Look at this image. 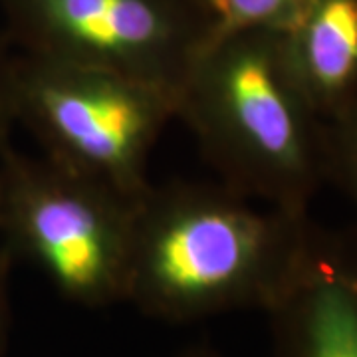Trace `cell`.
I'll list each match as a JSON object with an SVG mask.
<instances>
[{
  "mask_svg": "<svg viewBox=\"0 0 357 357\" xmlns=\"http://www.w3.org/2000/svg\"><path fill=\"white\" fill-rule=\"evenodd\" d=\"M312 225L310 213L258 206L227 185H149L133 204L126 302L169 324L266 314Z\"/></svg>",
  "mask_w": 357,
  "mask_h": 357,
  "instance_id": "obj_1",
  "label": "cell"
},
{
  "mask_svg": "<svg viewBox=\"0 0 357 357\" xmlns=\"http://www.w3.org/2000/svg\"><path fill=\"white\" fill-rule=\"evenodd\" d=\"M225 185L290 213H310L326 177L324 119L288 64L280 32H217L177 96Z\"/></svg>",
  "mask_w": 357,
  "mask_h": 357,
  "instance_id": "obj_2",
  "label": "cell"
},
{
  "mask_svg": "<svg viewBox=\"0 0 357 357\" xmlns=\"http://www.w3.org/2000/svg\"><path fill=\"white\" fill-rule=\"evenodd\" d=\"M22 54L100 68L177 96L217 34L204 0H0Z\"/></svg>",
  "mask_w": 357,
  "mask_h": 357,
  "instance_id": "obj_5",
  "label": "cell"
},
{
  "mask_svg": "<svg viewBox=\"0 0 357 357\" xmlns=\"http://www.w3.org/2000/svg\"><path fill=\"white\" fill-rule=\"evenodd\" d=\"M270 319V357H357V222L312 225Z\"/></svg>",
  "mask_w": 357,
  "mask_h": 357,
  "instance_id": "obj_6",
  "label": "cell"
},
{
  "mask_svg": "<svg viewBox=\"0 0 357 357\" xmlns=\"http://www.w3.org/2000/svg\"><path fill=\"white\" fill-rule=\"evenodd\" d=\"M310 0H218L217 32H284L306 10Z\"/></svg>",
  "mask_w": 357,
  "mask_h": 357,
  "instance_id": "obj_9",
  "label": "cell"
},
{
  "mask_svg": "<svg viewBox=\"0 0 357 357\" xmlns=\"http://www.w3.org/2000/svg\"><path fill=\"white\" fill-rule=\"evenodd\" d=\"M13 114L42 155L137 201L177 103L133 77L16 52Z\"/></svg>",
  "mask_w": 357,
  "mask_h": 357,
  "instance_id": "obj_3",
  "label": "cell"
},
{
  "mask_svg": "<svg viewBox=\"0 0 357 357\" xmlns=\"http://www.w3.org/2000/svg\"><path fill=\"white\" fill-rule=\"evenodd\" d=\"M178 357H225L218 354L217 349L208 347V345H192L189 349H185Z\"/></svg>",
  "mask_w": 357,
  "mask_h": 357,
  "instance_id": "obj_12",
  "label": "cell"
},
{
  "mask_svg": "<svg viewBox=\"0 0 357 357\" xmlns=\"http://www.w3.org/2000/svg\"><path fill=\"white\" fill-rule=\"evenodd\" d=\"M326 177L354 203L357 211V98L324 119Z\"/></svg>",
  "mask_w": 357,
  "mask_h": 357,
  "instance_id": "obj_8",
  "label": "cell"
},
{
  "mask_svg": "<svg viewBox=\"0 0 357 357\" xmlns=\"http://www.w3.org/2000/svg\"><path fill=\"white\" fill-rule=\"evenodd\" d=\"M204 2H206V4H208V6H211V8H213V10H215L218 16V0H204Z\"/></svg>",
  "mask_w": 357,
  "mask_h": 357,
  "instance_id": "obj_13",
  "label": "cell"
},
{
  "mask_svg": "<svg viewBox=\"0 0 357 357\" xmlns=\"http://www.w3.org/2000/svg\"><path fill=\"white\" fill-rule=\"evenodd\" d=\"M14 258L8 248L0 243V357L8 344L10 332V274H13Z\"/></svg>",
  "mask_w": 357,
  "mask_h": 357,
  "instance_id": "obj_11",
  "label": "cell"
},
{
  "mask_svg": "<svg viewBox=\"0 0 357 357\" xmlns=\"http://www.w3.org/2000/svg\"><path fill=\"white\" fill-rule=\"evenodd\" d=\"M307 102L328 119L357 98V0H310L280 32Z\"/></svg>",
  "mask_w": 357,
  "mask_h": 357,
  "instance_id": "obj_7",
  "label": "cell"
},
{
  "mask_svg": "<svg viewBox=\"0 0 357 357\" xmlns=\"http://www.w3.org/2000/svg\"><path fill=\"white\" fill-rule=\"evenodd\" d=\"M133 204L46 155L0 151L2 244L79 307L126 302Z\"/></svg>",
  "mask_w": 357,
  "mask_h": 357,
  "instance_id": "obj_4",
  "label": "cell"
},
{
  "mask_svg": "<svg viewBox=\"0 0 357 357\" xmlns=\"http://www.w3.org/2000/svg\"><path fill=\"white\" fill-rule=\"evenodd\" d=\"M14 46L4 30L0 32V151L10 145V133L14 129L13 114V64Z\"/></svg>",
  "mask_w": 357,
  "mask_h": 357,
  "instance_id": "obj_10",
  "label": "cell"
}]
</instances>
